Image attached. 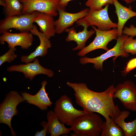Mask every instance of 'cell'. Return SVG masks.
Instances as JSON below:
<instances>
[{"label": "cell", "instance_id": "29", "mask_svg": "<svg viewBox=\"0 0 136 136\" xmlns=\"http://www.w3.org/2000/svg\"><path fill=\"white\" fill-rule=\"evenodd\" d=\"M73 0H60L59 3V8L65 10V8L69 2Z\"/></svg>", "mask_w": 136, "mask_h": 136}, {"label": "cell", "instance_id": "14", "mask_svg": "<svg viewBox=\"0 0 136 136\" xmlns=\"http://www.w3.org/2000/svg\"><path fill=\"white\" fill-rule=\"evenodd\" d=\"M30 31L32 35L38 37L40 41V43L33 52L28 55H23L21 56V61L25 63L33 61L37 57L45 56L48 53V49L52 46L49 39L40 31L35 25H33L32 28Z\"/></svg>", "mask_w": 136, "mask_h": 136}, {"label": "cell", "instance_id": "22", "mask_svg": "<svg viewBox=\"0 0 136 136\" xmlns=\"http://www.w3.org/2000/svg\"><path fill=\"white\" fill-rule=\"evenodd\" d=\"M6 4L5 8L6 16L19 15L21 14L23 6L20 0H5Z\"/></svg>", "mask_w": 136, "mask_h": 136}, {"label": "cell", "instance_id": "32", "mask_svg": "<svg viewBox=\"0 0 136 136\" xmlns=\"http://www.w3.org/2000/svg\"><path fill=\"white\" fill-rule=\"evenodd\" d=\"M132 2L134 1H135L136 0H131Z\"/></svg>", "mask_w": 136, "mask_h": 136}, {"label": "cell", "instance_id": "27", "mask_svg": "<svg viewBox=\"0 0 136 136\" xmlns=\"http://www.w3.org/2000/svg\"><path fill=\"white\" fill-rule=\"evenodd\" d=\"M122 34L133 37L136 36V27L133 25H130L129 27L125 26Z\"/></svg>", "mask_w": 136, "mask_h": 136}, {"label": "cell", "instance_id": "9", "mask_svg": "<svg viewBox=\"0 0 136 136\" xmlns=\"http://www.w3.org/2000/svg\"><path fill=\"white\" fill-rule=\"evenodd\" d=\"M91 26L95 31L96 37L89 44L79 52L77 54L79 56H83L87 53L98 49L107 51L109 50L107 47L108 43L113 40H116L118 37L117 28L108 30H102L94 26Z\"/></svg>", "mask_w": 136, "mask_h": 136}, {"label": "cell", "instance_id": "28", "mask_svg": "<svg viewBox=\"0 0 136 136\" xmlns=\"http://www.w3.org/2000/svg\"><path fill=\"white\" fill-rule=\"evenodd\" d=\"M41 125L43 127V129L41 131H38L36 133L35 136H45L47 133L48 124V122L42 121L41 123Z\"/></svg>", "mask_w": 136, "mask_h": 136}, {"label": "cell", "instance_id": "1", "mask_svg": "<svg viewBox=\"0 0 136 136\" xmlns=\"http://www.w3.org/2000/svg\"><path fill=\"white\" fill-rule=\"evenodd\" d=\"M66 84L73 90L76 102L85 113H99L104 117L107 123L120 115L121 111L113 101L114 85L103 92H98L90 89L85 83L67 82Z\"/></svg>", "mask_w": 136, "mask_h": 136}, {"label": "cell", "instance_id": "2", "mask_svg": "<svg viewBox=\"0 0 136 136\" xmlns=\"http://www.w3.org/2000/svg\"><path fill=\"white\" fill-rule=\"evenodd\" d=\"M104 122L95 113H85L77 118L70 128L73 136H99Z\"/></svg>", "mask_w": 136, "mask_h": 136}, {"label": "cell", "instance_id": "10", "mask_svg": "<svg viewBox=\"0 0 136 136\" xmlns=\"http://www.w3.org/2000/svg\"><path fill=\"white\" fill-rule=\"evenodd\" d=\"M114 98H118L125 108L136 111V86L128 80L118 84L114 87Z\"/></svg>", "mask_w": 136, "mask_h": 136}, {"label": "cell", "instance_id": "13", "mask_svg": "<svg viewBox=\"0 0 136 136\" xmlns=\"http://www.w3.org/2000/svg\"><path fill=\"white\" fill-rule=\"evenodd\" d=\"M33 40L32 34L29 32L12 33L6 31L0 37L1 44L6 42L9 48L18 46L23 49H27L31 45Z\"/></svg>", "mask_w": 136, "mask_h": 136}, {"label": "cell", "instance_id": "16", "mask_svg": "<svg viewBox=\"0 0 136 136\" xmlns=\"http://www.w3.org/2000/svg\"><path fill=\"white\" fill-rule=\"evenodd\" d=\"M83 30L77 32L73 28H68L65 31L68 33L65 39L66 42L74 41L77 44V46L73 49V50H81L85 47L87 40L95 33L93 29L88 30V27H84Z\"/></svg>", "mask_w": 136, "mask_h": 136}, {"label": "cell", "instance_id": "20", "mask_svg": "<svg viewBox=\"0 0 136 136\" xmlns=\"http://www.w3.org/2000/svg\"><path fill=\"white\" fill-rule=\"evenodd\" d=\"M130 114L129 111H122L120 115L113 120L123 129L125 136H136V118L131 122L125 121Z\"/></svg>", "mask_w": 136, "mask_h": 136}, {"label": "cell", "instance_id": "18", "mask_svg": "<svg viewBox=\"0 0 136 136\" xmlns=\"http://www.w3.org/2000/svg\"><path fill=\"white\" fill-rule=\"evenodd\" d=\"M116 13L118 18L117 28L118 37L122 35L124 26L127 20L131 18L136 16V12L132 11L131 7H127L120 4L117 1H113Z\"/></svg>", "mask_w": 136, "mask_h": 136}, {"label": "cell", "instance_id": "25", "mask_svg": "<svg viewBox=\"0 0 136 136\" xmlns=\"http://www.w3.org/2000/svg\"><path fill=\"white\" fill-rule=\"evenodd\" d=\"M16 50L15 47L10 48L8 51L1 56L0 57V65L5 62H10L16 58L17 55L15 52Z\"/></svg>", "mask_w": 136, "mask_h": 136}, {"label": "cell", "instance_id": "31", "mask_svg": "<svg viewBox=\"0 0 136 136\" xmlns=\"http://www.w3.org/2000/svg\"><path fill=\"white\" fill-rule=\"evenodd\" d=\"M116 0H113V1ZM126 3L129 4L132 2V1L131 0H123Z\"/></svg>", "mask_w": 136, "mask_h": 136}, {"label": "cell", "instance_id": "30", "mask_svg": "<svg viewBox=\"0 0 136 136\" xmlns=\"http://www.w3.org/2000/svg\"><path fill=\"white\" fill-rule=\"evenodd\" d=\"M0 5L5 8L6 7V4L5 0H0Z\"/></svg>", "mask_w": 136, "mask_h": 136}, {"label": "cell", "instance_id": "15", "mask_svg": "<svg viewBox=\"0 0 136 136\" xmlns=\"http://www.w3.org/2000/svg\"><path fill=\"white\" fill-rule=\"evenodd\" d=\"M47 84V82L46 80L42 82L41 88L35 95H31L26 92L22 93L24 100L29 104L36 106L42 110H46L48 107L51 106L53 103L51 101L45 89Z\"/></svg>", "mask_w": 136, "mask_h": 136}, {"label": "cell", "instance_id": "12", "mask_svg": "<svg viewBox=\"0 0 136 136\" xmlns=\"http://www.w3.org/2000/svg\"><path fill=\"white\" fill-rule=\"evenodd\" d=\"M89 10V9L87 8L78 12L72 13L59 8L58 10L59 17L54 22L56 33L60 34L65 31L74 23L85 17Z\"/></svg>", "mask_w": 136, "mask_h": 136}, {"label": "cell", "instance_id": "3", "mask_svg": "<svg viewBox=\"0 0 136 136\" xmlns=\"http://www.w3.org/2000/svg\"><path fill=\"white\" fill-rule=\"evenodd\" d=\"M109 5L100 10L89 9L86 16L77 21L76 24L78 26L88 27L89 26H96L102 30H108L117 28V24L113 22L110 19L108 13Z\"/></svg>", "mask_w": 136, "mask_h": 136}, {"label": "cell", "instance_id": "24", "mask_svg": "<svg viewBox=\"0 0 136 136\" xmlns=\"http://www.w3.org/2000/svg\"><path fill=\"white\" fill-rule=\"evenodd\" d=\"M123 48L127 53L132 55L136 54V38L133 39V37H128L125 40L123 45Z\"/></svg>", "mask_w": 136, "mask_h": 136}, {"label": "cell", "instance_id": "6", "mask_svg": "<svg viewBox=\"0 0 136 136\" xmlns=\"http://www.w3.org/2000/svg\"><path fill=\"white\" fill-rule=\"evenodd\" d=\"M128 37L127 35L124 34L118 37L116 40V44L112 48L108 50L105 53L96 57H81L80 60V63L82 64H85L88 63H93L94 64L93 67L94 68L102 71L103 63L107 59L112 57H114L113 58V62H114L117 58L119 56L125 57H128L129 54L124 50L123 45L125 40Z\"/></svg>", "mask_w": 136, "mask_h": 136}, {"label": "cell", "instance_id": "7", "mask_svg": "<svg viewBox=\"0 0 136 136\" xmlns=\"http://www.w3.org/2000/svg\"><path fill=\"white\" fill-rule=\"evenodd\" d=\"M39 12L35 11L29 14L6 16L0 22V33L8 31L11 28L20 32H29L32 28L33 20Z\"/></svg>", "mask_w": 136, "mask_h": 136}, {"label": "cell", "instance_id": "26", "mask_svg": "<svg viewBox=\"0 0 136 136\" xmlns=\"http://www.w3.org/2000/svg\"><path fill=\"white\" fill-rule=\"evenodd\" d=\"M136 68V57L132 58L127 63L126 65L121 73L122 75L125 76L130 71Z\"/></svg>", "mask_w": 136, "mask_h": 136}, {"label": "cell", "instance_id": "5", "mask_svg": "<svg viewBox=\"0 0 136 136\" xmlns=\"http://www.w3.org/2000/svg\"><path fill=\"white\" fill-rule=\"evenodd\" d=\"M54 112L61 122L71 126L77 118L85 113L83 110L75 108L71 98L66 95L55 102Z\"/></svg>", "mask_w": 136, "mask_h": 136}, {"label": "cell", "instance_id": "19", "mask_svg": "<svg viewBox=\"0 0 136 136\" xmlns=\"http://www.w3.org/2000/svg\"><path fill=\"white\" fill-rule=\"evenodd\" d=\"M48 124L47 133L51 136H59L70 133L71 130L67 128L65 124L61 122L55 114L54 111L50 110L47 114Z\"/></svg>", "mask_w": 136, "mask_h": 136}, {"label": "cell", "instance_id": "21", "mask_svg": "<svg viewBox=\"0 0 136 136\" xmlns=\"http://www.w3.org/2000/svg\"><path fill=\"white\" fill-rule=\"evenodd\" d=\"M100 136H125V134L122 128L112 119L109 123L104 122Z\"/></svg>", "mask_w": 136, "mask_h": 136}, {"label": "cell", "instance_id": "17", "mask_svg": "<svg viewBox=\"0 0 136 136\" xmlns=\"http://www.w3.org/2000/svg\"><path fill=\"white\" fill-rule=\"evenodd\" d=\"M53 16L48 14L39 12L33 20L39 27L40 31L49 39L56 33Z\"/></svg>", "mask_w": 136, "mask_h": 136}, {"label": "cell", "instance_id": "8", "mask_svg": "<svg viewBox=\"0 0 136 136\" xmlns=\"http://www.w3.org/2000/svg\"><path fill=\"white\" fill-rule=\"evenodd\" d=\"M23 8L21 14H31L38 11L57 16L60 0H20Z\"/></svg>", "mask_w": 136, "mask_h": 136}, {"label": "cell", "instance_id": "11", "mask_svg": "<svg viewBox=\"0 0 136 136\" xmlns=\"http://www.w3.org/2000/svg\"><path fill=\"white\" fill-rule=\"evenodd\" d=\"M32 62H28L25 64L11 66L8 67L7 70L10 72L22 73L26 78L29 79L30 81L38 75H45L49 77H52L53 76V72L42 66L37 58H36Z\"/></svg>", "mask_w": 136, "mask_h": 136}, {"label": "cell", "instance_id": "23", "mask_svg": "<svg viewBox=\"0 0 136 136\" xmlns=\"http://www.w3.org/2000/svg\"><path fill=\"white\" fill-rule=\"evenodd\" d=\"M113 4V0H87L85 5L89 9L100 10L107 4Z\"/></svg>", "mask_w": 136, "mask_h": 136}, {"label": "cell", "instance_id": "4", "mask_svg": "<svg viewBox=\"0 0 136 136\" xmlns=\"http://www.w3.org/2000/svg\"><path fill=\"white\" fill-rule=\"evenodd\" d=\"M24 100L22 96L16 91H10L6 96L0 106V123L7 125L11 130V134H16L11 126L12 118L18 113L17 106Z\"/></svg>", "mask_w": 136, "mask_h": 136}]
</instances>
